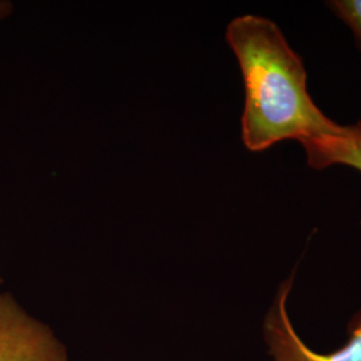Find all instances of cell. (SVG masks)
Masks as SVG:
<instances>
[{
    "label": "cell",
    "instance_id": "6da1fadb",
    "mask_svg": "<svg viewBox=\"0 0 361 361\" xmlns=\"http://www.w3.org/2000/svg\"><path fill=\"white\" fill-rule=\"evenodd\" d=\"M226 40L245 86L241 135L247 150L264 152L288 140L304 146L340 130L310 97L302 58L271 19L237 16L226 28Z\"/></svg>",
    "mask_w": 361,
    "mask_h": 361
},
{
    "label": "cell",
    "instance_id": "7a4b0ae2",
    "mask_svg": "<svg viewBox=\"0 0 361 361\" xmlns=\"http://www.w3.org/2000/svg\"><path fill=\"white\" fill-rule=\"evenodd\" d=\"M295 280V271L279 286L264 322V337L274 361H361V310L348 324V341L343 348L331 353H319L310 349L288 314V298Z\"/></svg>",
    "mask_w": 361,
    "mask_h": 361
},
{
    "label": "cell",
    "instance_id": "3957f363",
    "mask_svg": "<svg viewBox=\"0 0 361 361\" xmlns=\"http://www.w3.org/2000/svg\"><path fill=\"white\" fill-rule=\"evenodd\" d=\"M0 361L70 360L51 328L6 292L0 293Z\"/></svg>",
    "mask_w": 361,
    "mask_h": 361
},
{
    "label": "cell",
    "instance_id": "277c9868",
    "mask_svg": "<svg viewBox=\"0 0 361 361\" xmlns=\"http://www.w3.org/2000/svg\"><path fill=\"white\" fill-rule=\"evenodd\" d=\"M308 166L316 170L343 165L361 173V118L352 125H341L329 137L302 146Z\"/></svg>",
    "mask_w": 361,
    "mask_h": 361
},
{
    "label": "cell",
    "instance_id": "5b68a950",
    "mask_svg": "<svg viewBox=\"0 0 361 361\" xmlns=\"http://www.w3.org/2000/svg\"><path fill=\"white\" fill-rule=\"evenodd\" d=\"M326 6L349 27L361 51V0H332Z\"/></svg>",
    "mask_w": 361,
    "mask_h": 361
},
{
    "label": "cell",
    "instance_id": "8992f818",
    "mask_svg": "<svg viewBox=\"0 0 361 361\" xmlns=\"http://www.w3.org/2000/svg\"><path fill=\"white\" fill-rule=\"evenodd\" d=\"M11 11H13V3L0 0V20L6 19L11 13Z\"/></svg>",
    "mask_w": 361,
    "mask_h": 361
},
{
    "label": "cell",
    "instance_id": "52a82bcc",
    "mask_svg": "<svg viewBox=\"0 0 361 361\" xmlns=\"http://www.w3.org/2000/svg\"><path fill=\"white\" fill-rule=\"evenodd\" d=\"M1 283H3V279H1V276H0V284H1Z\"/></svg>",
    "mask_w": 361,
    "mask_h": 361
}]
</instances>
